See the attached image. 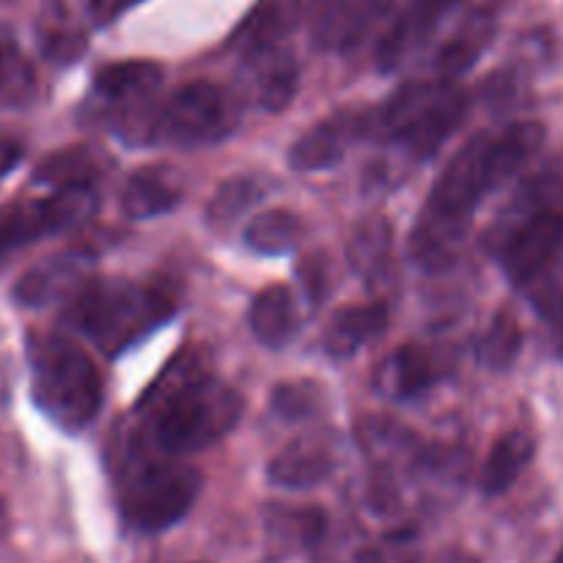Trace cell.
Here are the masks:
<instances>
[{"label":"cell","instance_id":"cell-1","mask_svg":"<svg viewBox=\"0 0 563 563\" xmlns=\"http://www.w3.org/2000/svg\"><path fill=\"white\" fill-rule=\"evenodd\" d=\"M242 410L240 390L212 377L198 350L179 352L141 399L148 445L165 456L209 449L240 423Z\"/></svg>","mask_w":563,"mask_h":563},{"label":"cell","instance_id":"cell-2","mask_svg":"<svg viewBox=\"0 0 563 563\" xmlns=\"http://www.w3.org/2000/svg\"><path fill=\"white\" fill-rule=\"evenodd\" d=\"M498 185L487 157V135L473 137L445 165L434 181L418 225L410 234V253L423 269H443L460 253L476 207Z\"/></svg>","mask_w":563,"mask_h":563},{"label":"cell","instance_id":"cell-3","mask_svg":"<svg viewBox=\"0 0 563 563\" xmlns=\"http://www.w3.org/2000/svg\"><path fill=\"white\" fill-rule=\"evenodd\" d=\"M176 291L165 280H88L71 297L66 322L108 355L130 350L176 311Z\"/></svg>","mask_w":563,"mask_h":563},{"label":"cell","instance_id":"cell-4","mask_svg":"<svg viewBox=\"0 0 563 563\" xmlns=\"http://www.w3.org/2000/svg\"><path fill=\"white\" fill-rule=\"evenodd\" d=\"M33 401L66 432H80L102 407V377L91 357L60 335H36L27 346Z\"/></svg>","mask_w":563,"mask_h":563},{"label":"cell","instance_id":"cell-5","mask_svg":"<svg viewBox=\"0 0 563 563\" xmlns=\"http://www.w3.org/2000/svg\"><path fill=\"white\" fill-rule=\"evenodd\" d=\"M465 115L467 93L454 80H416L385 102L379 126L418 157H432Z\"/></svg>","mask_w":563,"mask_h":563},{"label":"cell","instance_id":"cell-6","mask_svg":"<svg viewBox=\"0 0 563 563\" xmlns=\"http://www.w3.org/2000/svg\"><path fill=\"white\" fill-rule=\"evenodd\" d=\"M201 493V473L196 467L157 456H135L121 476V511L135 531L157 533L185 520Z\"/></svg>","mask_w":563,"mask_h":563},{"label":"cell","instance_id":"cell-7","mask_svg":"<svg viewBox=\"0 0 563 563\" xmlns=\"http://www.w3.org/2000/svg\"><path fill=\"white\" fill-rule=\"evenodd\" d=\"M236 110L229 93L207 80L176 88L163 104L148 110L143 141L196 148L218 143L234 130Z\"/></svg>","mask_w":563,"mask_h":563},{"label":"cell","instance_id":"cell-8","mask_svg":"<svg viewBox=\"0 0 563 563\" xmlns=\"http://www.w3.org/2000/svg\"><path fill=\"white\" fill-rule=\"evenodd\" d=\"M563 253V212L539 209L504 245V269L517 286L542 278Z\"/></svg>","mask_w":563,"mask_h":563},{"label":"cell","instance_id":"cell-9","mask_svg":"<svg viewBox=\"0 0 563 563\" xmlns=\"http://www.w3.org/2000/svg\"><path fill=\"white\" fill-rule=\"evenodd\" d=\"M454 0H401L377 47L383 69H396L434 36Z\"/></svg>","mask_w":563,"mask_h":563},{"label":"cell","instance_id":"cell-10","mask_svg":"<svg viewBox=\"0 0 563 563\" xmlns=\"http://www.w3.org/2000/svg\"><path fill=\"white\" fill-rule=\"evenodd\" d=\"M245 80L253 102L269 113H278L295 99L300 86V66L280 42L256 44L247 47Z\"/></svg>","mask_w":563,"mask_h":563},{"label":"cell","instance_id":"cell-11","mask_svg":"<svg viewBox=\"0 0 563 563\" xmlns=\"http://www.w3.org/2000/svg\"><path fill=\"white\" fill-rule=\"evenodd\" d=\"M388 0H317L311 11V33L319 47L344 49L361 42Z\"/></svg>","mask_w":563,"mask_h":563},{"label":"cell","instance_id":"cell-12","mask_svg":"<svg viewBox=\"0 0 563 563\" xmlns=\"http://www.w3.org/2000/svg\"><path fill=\"white\" fill-rule=\"evenodd\" d=\"M333 467L335 456L322 440L300 438L269 460L267 478L280 489H311L319 487Z\"/></svg>","mask_w":563,"mask_h":563},{"label":"cell","instance_id":"cell-13","mask_svg":"<svg viewBox=\"0 0 563 563\" xmlns=\"http://www.w3.org/2000/svg\"><path fill=\"white\" fill-rule=\"evenodd\" d=\"M181 201V185L174 168L146 165L137 168L121 187V209L132 220L159 218Z\"/></svg>","mask_w":563,"mask_h":563},{"label":"cell","instance_id":"cell-14","mask_svg":"<svg viewBox=\"0 0 563 563\" xmlns=\"http://www.w3.org/2000/svg\"><path fill=\"white\" fill-rule=\"evenodd\" d=\"M159 82H163V66L154 60H119V64L99 69L93 77V88L99 97L104 102L119 104L121 113L135 110L137 104L152 99Z\"/></svg>","mask_w":563,"mask_h":563},{"label":"cell","instance_id":"cell-15","mask_svg":"<svg viewBox=\"0 0 563 563\" xmlns=\"http://www.w3.org/2000/svg\"><path fill=\"white\" fill-rule=\"evenodd\" d=\"M82 278H86V258L77 256V253L53 256L49 262L38 264L31 273L22 275L14 297L27 308L47 306V302L69 295L75 286L82 284Z\"/></svg>","mask_w":563,"mask_h":563},{"label":"cell","instance_id":"cell-16","mask_svg":"<svg viewBox=\"0 0 563 563\" xmlns=\"http://www.w3.org/2000/svg\"><path fill=\"white\" fill-rule=\"evenodd\" d=\"M251 330L264 346H273V350H280V346L289 344L297 335V300L291 295L289 286L273 284L267 289L258 291L251 302Z\"/></svg>","mask_w":563,"mask_h":563},{"label":"cell","instance_id":"cell-17","mask_svg":"<svg viewBox=\"0 0 563 563\" xmlns=\"http://www.w3.org/2000/svg\"><path fill=\"white\" fill-rule=\"evenodd\" d=\"M388 330V311L377 302L352 306L335 313L324 330V350L333 357H352Z\"/></svg>","mask_w":563,"mask_h":563},{"label":"cell","instance_id":"cell-18","mask_svg":"<svg viewBox=\"0 0 563 563\" xmlns=\"http://www.w3.org/2000/svg\"><path fill=\"white\" fill-rule=\"evenodd\" d=\"M533 454H537V443H533L528 432L515 429V432H506L504 438H498V443L489 451L487 462H484L482 476H478L482 493L489 495V498L509 493L517 484V478L528 471Z\"/></svg>","mask_w":563,"mask_h":563},{"label":"cell","instance_id":"cell-19","mask_svg":"<svg viewBox=\"0 0 563 563\" xmlns=\"http://www.w3.org/2000/svg\"><path fill=\"white\" fill-rule=\"evenodd\" d=\"M317 0H262L245 25L240 27L236 38L247 47L269 42H284L291 31L302 22V16L311 14Z\"/></svg>","mask_w":563,"mask_h":563},{"label":"cell","instance_id":"cell-20","mask_svg":"<svg viewBox=\"0 0 563 563\" xmlns=\"http://www.w3.org/2000/svg\"><path fill=\"white\" fill-rule=\"evenodd\" d=\"M53 231V220H49L44 198L3 203L0 207V258L33 245Z\"/></svg>","mask_w":563,"mask_h":563},{"label":"cell","instance_id":"cell-21","mask_svg":"<svg viewBox=\"0 0 563 563\" xmlns=\"http://www.w3.org/2000/svg\"><path fill=\"white\" fill-rule=\"evenodd\" d=\"M350 119L341 124L335 121H322L311 132L297 137L289 148V165L300 174H313V170H328L344 157L346 137H350Z\"/></svg>","mask_w":563,"mask_h":563},{"label":"cell","instance_id":"cell-22","mask_svg":"<svg viewBox=\"0 0 563 563\" xmlns=\"http://www.w3.org/2000/svg\"><path fill=\"white\" fill-rule=\"evenodd\" d=\"M385 377H388L390 394L399 399H410L438 383V361L423 346L405 344L388 361Z\"/></svg>","mask_w":563,"mask_h":563},{"label":"cell","instance_id":"cell-23","mask_svg":"<svg viewBox=\"0 0 563 563\" xmlns=\"http://www.w3.org/2000/svg\"><path fill=\"white\" fill-rule=\"evenodd\" d=\"M302 220L291 209H267L256 214L245 229V245L262 256L289 253L300 242Z\"/></svg>","mask_w":563,"mask_h":563},{"label":"cell","instance_id":"cell-24","mask_svg":"<svg viewBox=\"0 0 563 563\" xmlns=\"http://www.w3.org/2000/svg\"><path fill=\"white\" fill-rule=\"evenodd\" d=\"M38 77L27 55L11 38L0 36V108H27L36 99Z\"/></svg>","mask_w":563,"mask_h":563},{"label":"cell","instance_id":"cell-25","mask_svg":"<svg viewBox=\"0 0 563 563\" xmlns=\"http://www.w3.org/2000/svg\"><path fill=\"white\" fill-rule=\"evenodd\" d=\"M99 176V159L88 146H69L58 148V152L47 154L42 163L33 170V179L38 185H47L53 190L58 187H77V185H93Z\"/></svg>","mask_w":563,"mask_h":563},{"label":"cell","instance_id":"cell-26","mask_svg":"<svg viewBox=\"0 0 563 563\" xmlns=\"http://www.w3.org/2000/svg\"><path fill=\"white\" fill-rule=\"evenodd\" d=\"M493 38V20L484 14L471 16L438 53V69L445 80H454L462 71L471 69Z\"/></svg>","mask_w":563,"mask_h":563},{"label":"cell","instance_id":"cell-27","mask_svg":"<svg viewBox=\"0 0 563 563\" xmlns=\"http://www.w3.org/2000/svg\"><path fill=\"white\" fill-rule=\"evenodd\" d=\"M522 352V330L511 311H498L478 341V361L489 372H509Z\"/></svg>","mask_w":563,"mask_h":563},{"label":"cell","instance_id":"cell-28","mask_svg":"<svg viewBox=\"0 0 563 563\" xmlns=\"http://www.w3.org/2000/svg\"><path fill=\"white\" fill-rule=\"evenodd\" d=\"M258 196H262V190L247 176H236V179L223 181L218 187V192L212 196V201L207 203V220L214 229H225L236 218H242L258 201Z\"/></svg>","mask_w":563,"mask_h":563},{"label":"cell","instance_id":"cell-29","mask_svg":"<svg viewBox=\"0 0 563 563\" xmlns=\"http://www.w3.org/2000/svg\"><path fill=\"white\" fill-rule=\"evenodd\" d=\"M390 251V229L383 218H372L355 229L350 240V262L361 275H374Z\"/></svg>","mask_w":563,"mask_h":563},{"label":"cell","instance_id":"cell-30","mask_svg":"<svg viewBox=\"0 0 563 563\" xmlns=\"http://www.w3.org/2000/svg\"><path fill=\"white\" fill-rule=\"evenodd\" d=\"M267 522L278 542L295 548H311L324 533V515L319 509H275Z\"/></svg>","mask_w":563,"mask_h":563},{"label":"cell","instance_id":"cell-31","mask_svg":"<svg viewBox=\"0 0 563 563\" xmlns=\"http://www.w3.org/2000/svg\"><path fill=\"white\" fill-rule=\"evenodd\" d=\"M324 394L311 379H295L273 390V410L286 421H302L322 410Z\"/></svg>","mask_w":563,"mask_h":563},{"label":"cell","instance_id":"cell-32","mask_svg":"<svg viewBox=\"0 0 563 563\" xmlns=\"http://www.w3.org/2000/svg\"><path fill=\"white\" fill-rule=\"evenodd\" d=\"M418 544L412 533H390L357 555L355 563H418Z\"/></svg>","mask_w":563,"mask_h":563},{"label":"cell","instance_id":"cell-33","mask_svg":"<svg viewBox=\"0 0 563 563\" xmlns=\"http://www.w3.org/2000/svg\"><path fill=\"white\" fill-rule=\"evenodd\" d=\"M297 273H300L302 289H306L311 306H319L330 291V275H328V262H324V256L313 253V256H308L306 262L300 264Z\"/></svg>","mask_w":563,"mask_h":563},{"label":"cell","instance_id":"cell-34","mask_svg":"<svg viewBox=\"0 0 563 563\" xmlns=\"http://www.w3.org/2000/svg\"><path fill=\"white\" fill-rule=\"evenodd\" d=\"M137 3L141 0H91V14L99 25H104V22H113L115 16H121L126 9Z\"/></svg>","mask_w":563,"mask_h":563},{"label":"cell","instance_id":"cell-35","mask_svg":"<svg viewBox=\"0 0 563 563\" xmlns=\"http://www.w3.org/2000/svg\"><path fill=\"white\" fill-rule=\"evenodd\" d=\"M22 159V143L9 135H0V179L11 174Z\"/></svg>","mask_w":563,"mask_h":563},{"label":"cell","instance_id":"cell-36","mask_svg":"<svg viewBox=\"0 0 563 563\" xmlns=\"http://www.w3.org/2000/svg\"><path fill=\"white\" fill-rule=\"evenodd\" d=\"M434 563H478L471 553H462V550H449V553L440 555Z\"/></svg>","mask_w":563,"mask_h":563},{"label":"cell","instance_id":"cell-37","mask_svg":"<svg viewBox=\"0 0 563 563\" xmlns=\"http://www.w3.org/2000/svg\"><path fill=\"white\" fill-rule=\"evenodd\" d=\"M9 526H11V520H9V506H5V500L0 498V539H3L5 533H9Z\"/></svg>","mask_w":563,"mask_h":563},{"label":"cell","instance_id":"cell-38","mask_svg":"<svg viewBox=\"0 0 563 563\" xmlns=\"http://www.w3.org/2000/svg\"><path fill=\"white\" fill-rule=\"evenodd\" d=\"M553 563H563V548H561V553L555 555V561H553Z\"/></svg>","mask_w":563,"mask_h":563}]
</instances>
